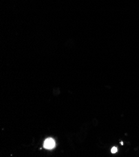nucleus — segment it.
<instances>
[{
    "label": "nucleus",
    "instance_id": "obj_1",
    "mask_svg": "<svg viewBox=\"0 0 139 157\" xmlns=\"http://www.w3.org/2000/svg\"><path fill=\"white\" fill-rule=\"evenodd\" d=\"M55 147V142L54 140L52 138H48L46 140L44 143V147L46 149L51 150Z\"/></svg>",
    "mask_w": 139,
    "mask_h": 157
},
{
    "label": "nucleus",
    "instance_id": "obj_2",
    "mask_svg": "<svg viewBox=\"0 0 139 157\" xmlns=\"http://www.w3.org/2000/svg\"><path fill=\"white\" fill-rule=\"evenodd\" d=\"M117 151V147H114L112 148L111 152L112 153V154H115V153H116Z\"/></svg>",
    "mask_w": 139,
    "mask_h": 157
}]
</instances>
